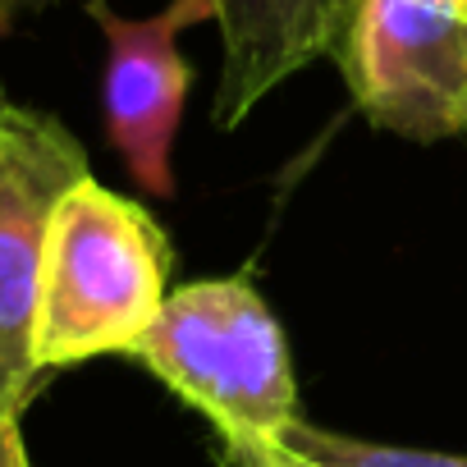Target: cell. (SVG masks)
<instances>
[{
	"instance_id": "cell-1",
	"label": "cell",
	"mask_w": 467,
	"mask_h": 467,
	"mask_svg": "<svg viewBox=\"0 0 467 467\" xmlns=\"http://www.w3.org/2000/svg\"><path fill=\"white\" fill-rule=\"evenodd\" d=\"M170 244L129 197L83 174L51 215L33 326L37 371L124 353L170 298Z\"/></svg>"
},
{
	"instance_id": "cell-2",
	"label": "cell",
	"mask_w": 467,
	"mask_h": 467,
	"mask_svg": "<svg viewBox=\"0 0 467 467\" xmlns=\"http://www.w3.org/2000/svg\"><path fill=\"white\" fill-rule=\"evenodd\" d=\"M129 358L197 408L220 449H275L298 417L285 330L248 280L174 289Z\"/></svg>"
},
{
	"instance_id": "cell-3",
	"label": "cell",
	"mask_w": 467,
	"mask_h": 467,
	"mask_svg": "<svg viewBox=\"0 0 467 467\" xmlns=\"http://www.w3.org/2000/svg\"><path fill=\"white\" fill-rule=\"evenodd\" d=\"M353 106L385 133H467V0H335L330 51Z\"/></svg>"
},
{
	"instance_id": "cell-4",
	"label": "cell",
	"mask_w": 467,
	"mask_h": 467,
	"mask_svg": "<svg viewBox=\"0 0 467 467\" xmlns=\"http://www.w3.org/2000/svg\"><path fill=\"white\" fill-rule=\"evenodd\" d=\"M88 174V151L47 110L0 97V421H19L33 385V326L56 202Z\"/></svg>"
},
{
	"instance_id": "cell-5",
	"label": "cell",
	"mask_w": 467,
	"mask_h": 467,
	"mask_svg": "<svg viewBox=\"0 0 467 467\" xmlns=\"http://www.w3.org/2000/svg\"><path fill=\"white\" fill-rule=\"evenodd\" d=\"M88 15L106 37L101 106L110 147L142 192L170 197V151L192 83V69L179 56V33L215 19V0H170L151 19H124L110 0H88Z\"/></svg>"
},
{
	"instance_id": "cell-6",
	"label": "cell",
	"mask_w": 467,
	"mask_h": 467,
	"mask_svg": "<svg viewBox=\"0 0 467 467\" xmlns=\"http://www.w3.org/2000/svg\"><path fill=\"white\" fill-rule=\"evenodd\" d=\"M335 0H215L224 42L215 124H244L280 83L330 51Z\"/></svg>"
},
{
	"instance_id": "cell-7",
	"label": "cell",
	"mask_w": 467,
	"mask_h": 467,
	"mask_svg": "<svg viewBox=\"0 0 467 467\" xmlns=\"http://www.w3.org/2000/svg\"><path fill=\"white\" fill-rule=\"evenodd\" d=\"M280 449L312 462V467H467L462 453H435V449H399V444H371L339 431H321L307 421H289L280 435Z\"/></svg>"
},
{
	"instance_id": "cell-8",
	"label": "cell",
	"mask_w": 467,
	"mask_h": 467,
	"mask_svg": "<svg viewBox=\"0 0 467 467\" xmlns=\"http://www.w3.org/2000/svg\"><path fill=\"white\" fill-rule=\"evenodd\" d=\"M224 467H312V462H303L275 444V449H224Z\"/></svg>"
},
{
	"instance_id": "cell-9",
	"label": "cell",
	"mask_w": 467,
	"mask_h": 467,
	"mask_svg": "<svg viewBox=\"0 0 467 467\" xmlns=\"http://www.w3.org/2000/svg\"><path fill=\"white\" fill-rule=\"evenodd\" d=\"M0 467H33L24 435H19V421H0Z\"/></svg>"
},
{
	"instance_id": "cell-10",
	"label": "cell",
	"mask_w": 467,
	"mask_h": 467,
	"mask_svg": "<svg viewBox=\"0 0 467 467\" xmlns=\"http://www.w3.org/2000/svg\"><path fill=\"white\" fill-rule=\"evenodd\" d=\"M42 5H51V0H0V37L15 28V19H19L24 10H42Z\"/></svg>"
}]
</instances>
